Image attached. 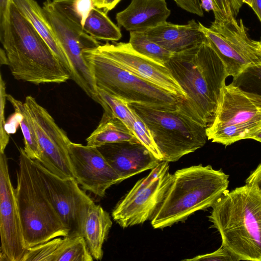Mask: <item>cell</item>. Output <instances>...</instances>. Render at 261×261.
Listing matches in <instances>:
<instances>
[{
	"label": "cell",
	"mask_w": 261,
	"mask_h": 261,
	"mask_svg": "<svg viewBox=\"0 0 261 261\" xmlns=\"http://www.w3.org/2000/svg\"><path fill=\"white\" fill-rule=\"evenodd\" d=\"M24 103L33 121L42 152L39 162L61 178H75L69 155L71 141L66 132L35 98L27 96Z\"/></svg>",
	"instance_id": "4fadbf2b"
},
{
	"label": "cell",
	"mask_w": 261,
	"mask_h": 261,
	"mask_svg": "<svg viewBox=\"0 0 261 261\" xmlns=\"http://www.w3.org/2000/svg\"><path fill=\"white\" fill-rule=\"evenodd\" d=\"M112 225L109 214L100 205L94 204L89 210L84 223L83 236L93 259L103 257V244Z\"/></svg>",
	"instance_id": "603a6c76"
},
{
	"label": "cell",
	"mask_w": 261,
	"mask_h": 261,
	"mask_svg": "<svg viewBox=\"0 0 261 261\" xmlns=\"http://www.w3.org/2000/svg\"><path fill=\"white\" fill-rule=\"evenodd\" d=\"M212 207L209 221L222 245L240 260L261 261V194L246 184L227 190Z\"/></svg>",
	"instance_id": "3957f363"
},
{
	"label": "cell",
	"mask_w": 261,
	"mask_h": 261,
	"mask_svg": "<svg viewBox=\"0 0 261 261\" xmlns=\"http://www.w3.org/2000/svg\"><path fill=\"white\" fill-rule=\"evenodd\" d=\"M165 65L186 94L178 110L207 127L216 112L228 75L221 60L206 39L200 44L173 54Z\"/></svg>",
	"instance_id": "6da1fadb"
},
{
	"label": "cell",
	"mask_w": 261,
	"mask_h": 261,
	"mask_svg": "<svg viewBox=\"0 0 261 261\" xmlns=\"http://www.w3.org/2000/svg\"><path fill=\"white\" fill-rule=\"evenodd\" d=\"M96 49L124 69L158 86L179 100L185 99L186 93L165 64L138 53L129 42L106 43Z\"/></svg>",
	"instance_id": "9a60e30c"
},
{
	"label": "cell",
	"mask_w": 261,
	"mask_h": 261,
	"mask_svg": "<svg viewBox=\"0 0 261 261\" xmlns=\"http://www.w3.org/2000/svg\"><path fill=\"white\" fill-rule=\"evenodd\" d=\"M129 43L138 53L158 62L165 64L173 54L150 40L143 32H129Z\"/></svg>",
	"instance_id": "4316f807"
},
{
	"label": "cell",
	"mask_w": 261,
	"mask_h": 261,
	"mask_svg": "<svg viewBox=\"0 0 261 261\" xmlns=\"http://www.w3.org/2000/svg\"><path fill=\"white\" fill-rule=\"evenodd\" d=\"M150 40L172 54L178 53L198 45L206 39L194 19L186 24L165 21L143 32Z\"/></svg>",
	"instance_id": "d6986e66"
},
{
	"label": "cell",
	"mask_w": 261,
	"mask_h": 261,
	"mask_svg": "<svg viewBox=\"0 0 261 261\" xmlns=\"http://www.w3.org/2000/svg\"><path fill=\"white\" fill-rule=\"evenodd\" d=\"M95 7L102 9L104 0H92Z\"/></svg>",
	"instance_id": "f35d334b"
},
{
	"label": "cell",
	"mask_w": 261,
	"mask_h": 261,
	"mask_svg": "<svg viewBox=\"0 0 261 261\" xmlns=\"http://www.w3.org/2000/svg\"><path fill=\"white\" fill-rule=\"evenodd\" d=\"M187 261H239L240 259L223 245L213 252L196 256L192 258L185 259Z\"/></svg>",
	"instance_id": "f546056e"
},
{
	"label": "cell",
	"mask_w": 261,
	"mask_h": 261,
	"mask_svg": "<svg viewBox=\"0 0 261 261\" xmlns=\"http://www.w3.org/2000/svg\"><path fill=\"white\" fill-rule=\"evenodd\" d=\"M170 13L165 0H132L116 19L127 31L143 32L166 21Z\"/></svg>",
	"instance_id": "ffe728a7"
},
{
	"label": "cell",
	"mask_w": 261,
	"mask_h": 261,
	"mask_svg": "<svg viewBox=\"0 0 261 261\" xmlns=\"http://www.w3.org/2000/svg\"><path fill=\"white\" fill-rule=\"evenodd\" d=\"M252 69H253L255 71L256 76H257L261 81V66Z\"/></svg>",
	"instance_id": "ab89813d"
},
{
	"label": "cell",
	"mask_w": 261,
	"mask_h": 261,
	"mask_svg": "<svg viewBox=\"0 0 261 261\" xmlns=\"http://www.w3.org/2000/svg\"><path fill=\"white\" fill-rule=\"evenodd\" d=\"M121 0H104L103 4V11L107 13L112 10Z\"/></svg>",
	"instance_id": "e575fe53"
},
{
	"label": "cell",
	"mask_w": 261,
	"mask_h": 261,
	"mask_svg": "<svg viewBox=\"0 0 261 261\" xmlns=\"http://www.w3.org/2000/svg\"><path fill=\"white\" fill-rule=\"evenodd\" d=\"M214 14L210 27L198 22L199 29L223 62L228 76L236 79L248 69L261 66V38L251 39L242 19Z\"/></svg>",
	"instance_id": "9c48e42d"
},
{
	"label": "cell",
	"mask_w": 261,
	"mask_h": 261,
	"mask_svg": "<svg viewBox=\"0 0 261 261\" xmlns=\"http://www.w3.org/2000/svg\"><path fill=\"white\" fill-rule=\"evenodd\" d=\"M97 90L103 110L119 118L156 159L164 161L147 126L128 103L101 88L97 87Z\"/></svg>",
	"instance_id": "44dd1931"
},
{
	"label": "cell",
	"mask_w": 261,
	"mask_h": 261,
	"mask_svg": "<svg viewBox=\"0 0 261 261\" xmlns=\"http://www.w3.org/2000/svg\"><path fill=\"white\" fill-rule=\"evenodd\" d=\"M42 9L68 60L71 79L89 97L100 105L97 87L83 55L85 50L97 48L100 43L85 33L80 24L67 17L53 1L44 2Z\"/></svg>",
	"instance_id": "30bf717a"
},
{
	"label": "cell",
	"mask_w": 261,
	"mask_h": 261,
	"mask_svg": "<svg viewBox=\"0 0 261 261\" xmlns=\"http://www.w3.org/2000/svg\"><path fill=\"white\" fill-rule=\"evenodd\" d=\"M201 1V6L203 9L207 12L214 9V4L212 0H200Z\"/></svg>",
	"instance_id": "8d00e7d4"
},
{
	"label": "cell",
	"mask_w": 261,
	"mask_h": 261,
	"mask_svg": "<svg viewBox=\"0 0 261 261\" xmlns=\"http://www.w3.org/2000/svg\"><path fill=\"white\" fill-rule=\"evenodd\" d=\"M54 4L69 18L83 28L94 6L92 0H53Z\"/></svg>",
	"instance_id": "83f0119b"
},
{
	"label": "cell",
	"mask_w": 261,
	"mask_h": 261,
	"mask_svg": "<svg viewBox=\"0 0 261 261\" xmlns=\"http://www.w3.org/2000/svg\"><path fill=\"white\" fill-rule=\"evenodd\" d=\"M246 184L256 189L261 194V163L246 180Z\"/></svg>",
	"instance_id": "d6a6232c"
},
{
	"label": "cell",
	"mask_w": 261,
	"mask_h": 261,
	"mask_svg": "<svg viewBox=\"0 0 261 261\" xmlns=\"http://www.w3.org/2000/svg\"><path fill=\"white\" fill-rule=\"evenodd\" d=\"M11 0H0V30L4 27L8 20Z\"/></svg>",
	"instance_id": "836d02e7"
},
{
	"label": "cell",
	"mask_w": 261,
	"mask_h": 261,
	"mask_svg": "<svg viewBox=\"0 0 261 261\" xmlns=\"http://www.w3.org/2000/svg\"><path fill=\"white\" fill-rule=\"evenodd\" d=\"M182 9L200 17L204 15L203 9L199 0H174Z\"/></svg>",
	"instance_id": "1f68e13d"
},
{
	"label": "cell",
	"mask_w": 261,
	"mask_h": 261,
	"mask_svg": "<svg viewBox=\"0 0 261 261\" xmlns=\"http://www.w3.org/2000/svg\"><path fill=\"white\" fill-rule=\"evenodd\" d=\"M45 191L65 226L68 236H83L86 218L95 204L74 178H63L34 160Z\"/></svg>",
	"instance_id": "7c38bea8"
},
{
	"label": "cell",
	"mask_w": 261,
	"mask_h": 261,
	"mask_svg": "<svg viewBox=\"0 0 261 261\" xmlns=\"http://www.w3.org/2000/svg\"><path fill=\"white\" fill-rule=\"evenodd\" d=\"M149 128L164 161L172 162L202 147L207 137L206 128L177 110H164L130 103Z\"/></svg>",
	"instance_id": "52a82bcc"
},
{
	"label": "cell",
	"mask_w": 261,
	"mask_h": 261,
	"mask_svg": "<svg viewBox=\"0 0 261 261\" xmlns=\"http://www.w3.org/2000/svg\"><path fill=\"white\" fill-rule=\"evenodd\" d=\"M11 1L20 13L31 22L71 75L68 60L44 14L42 7L35 0Z\"/></svg>",
	"instance_id": "7402d4cb"
},
{
	"label": "cell",
	"mask_w": 261,
	"mask_h": 261,
	"mask_svg": "<svg viewBox=\"0 0 261 261\" xmlns=\"http://www.w3.org/2000/svg\"><path fill=\"white\" fill-rule=\"evenodd\" d=\"M0 63L1 65L4 64L8 65V59L5 51L3 48H1L0 51Z\"/></svg>",
	"instance_id": "74e56055"
},
{
	"label": "cell",
	"mask_w": 261,
	"mask_h": 261,
	"mask_svg": "<svg viewBox=\"0 0 261 261\" xmlns=\"http://www.w3.org/2000/svg\"><path fill=\"white\" fill-rule=\"evenodd\" d=\"M260 131L261 95L225 84L214 119L206 128L207 139L228 146L252 139Z\"/></svg>",
	"instance_id": "ba28073f"
},
{
	"label": "cell",
	"mask_w": 261,
	"mask_h": 261,
	"mask_svg": "<svg viewBox=\"0 0 261 261\" xmlns=\"http://www.w3.org/2000/svg\"><path fill=\"white\" fill-rule=\"evenodd\" d=\"M6 97L13 107L15 112L18 114V122L23 136V149L25 153L31 159L39 161L42 152L33 121L24 103L11 94H7Z\"/></svg>",
	"instance_id": "d4e9b609"
},
{
	"label": "cell",
	"mask_w": 261,
	"mask_h": 261,
	"mask_svg": "<svg viewBox=\"0 0 261 261\" xmlns=\"http://www.w3.org/2000/svg\"><path fill=\"white\" fill-rule=\"evenodd\" d=\"M251 8L256 14L261 23V0H252Z\"/></svg>",
	"instance_id": "d590c367"
},
{
	"label": "cell",
	"mask_w": 261,
	"mask_h": 261,
	"mask_svg": "<svg viewBox=\"0 0 261 261\" xmlns=\"http://www.w3.org/2000/svg\"><path fill=\"white\" fill-rule=\"evenodd\" d=\"M0 233L1 261H22L28 248L5 152L0 153Z\"/></svg>",
	"instance_id": "5bb4252c"
},
{
	"label": "cell",
	"mask_w": 261,
	"mask_h": 261,
	"mask_svg": "<svg viewBox=\"0 0 261 261\" xmlns=\"http://www.w3.org/2000/svg\"><path fill=\"white\" fill-rule=\"evenodd\" d=\"M0 40L11 73L17 80L35 85L61 84L70 73L31 22L11 2Z\"/></svg>",
	"instance_id": "7a4b0ae2"
},
{
	"label": "cell",
	"mask_w": 261,
	"mask_h": 261,
	"mask_svg": "<svg viewBox=\"0 0 261 261\" xmlns=\"http://www.w3.org/2000/svg\"><path fill=\"white\" fill-rule=\"evenodd\" d=\"M69 155L75 179L84 190L103 197L112 186L121 182L97 147L71 142Z\"/></svg>",
	"instance_id": "2e32d148"
},
{
	"label": "cell",
	"mask_w": 261,
	"mask_h": 261,
	"mask_svg": "<svg viewBox=\"0 0 261 261\" xmlns=\"http://www.w3.org/2000/svg\"><path fill=\"white\" fill-rule=\"evenodd\" d=\"M252 139L255 140L261 143V131L255 134Z\"/></svg>",
	"instance_id": "60d3db41"
},
{
	"label": "cell",
	"mask_w": 261,
	"mask_h": 261,
	"mask_svg": "<svg viewBox=\"0 0 261 261\" xmlns=\"http://www.w3.org/2000/svg\"><path fill=\"white\" fill-rule=\"evenodd\" d=\"M100 9L93 7L85 21L83 30L97 40L118 41L122 37L120 28Z\"/></svg>",
	"instance_id": "484cf974"
},
{
	"label": "cell",
	"mask_w": 261,
	"mask_h": 261,
	"mask_svg": "<svg viewBox=\"0 0 261 261\" xmlns=\"http://www.w3.org/2000/svg\"><path fill=\"white\" fill-rule=\"evenodd\" d=\"M229 175L201 164L177 170L166 194L151 219L162 229L182 222L199 210L212 207L227 191Z\"/></svg>",
	"instance_id": "277c9868"
},
{
	"label": "cell",
	"mask_w": 261,
	"mask_h": 261,
	"mask_svg": "<svg viewBox=\"0 0 261 261\" xmlns=\"http://www.w3.org/2000/svg\"><path fill=\"white\" fill-rule=\"evenodd\" d=\"M83 236L54 238L28 249L22 261H92Z\"/></svg>",
	"instance_id": "ac0fdd59"
},
{
	"label": "cell",
	"mask_w": 261,
	"mask_h": 261,
	"mask_svg": "<svg viewBox=\"0 0 261 261\" xmlns=\"http://www.w3.org/2000/svg\"><path fill=\"white\" fill-rule=\"evenodd\" d=\"M15 194L27 248L54 238L68 236L65 226L48 198L34 160L19 148Z\"/></svg>",
	"instance_id": "5b68a950"
},
{
	"label": "cell",
	"mask_w": 261,
	"mask_h": 261,
	"mask_svg": "<svg viewBox=\"0 0 261 261\" xmlns=\"http://www.w3.org/2000/svg\"><path fill=\"white\" fill-rule=\"evenodd\" d=\"M169 162L163 161L139 180L112 211L113 220L125 228L151 219L170 185Z\"/></svg>",
	"instance_id": "8fae6325"
},
{
	"label": "cell",
	"mask_w": 261,
	"mask_h": 261,
	"mask_svg": "<svg viewBox=\"0 0 261 261\" xmlns=\"http://www.w3.org/2000/svg\"><path fill=\"white\" fill-rule=\"evenodd\" d=\"M86 141L87 145L95 147L111 143L140 141L124 123L109 110H104L98 126Z\"/></svg>",
	"instance_id": "cb8c5ba5"
},
{
	"label": "cell",
	"mask_w": 261,
	"mask_h": 261,
	"mask_svg": "<svg viewBox=\"0 0 261 261\" xmlns=\"http://www.w3.org/2000/svg\"><path fill=\"white\" fill-rule=\"evenodd\" d=\"M243 3H245L250 7H252V0H242Z\"/></svg>",
	"instance_id": "b9f144b4"
},
{
	"label": "cell",
	"mask_w": 261,
	"mask_h": 261,
	"mask_svg": "<svg viewBox=\"0 0 261 261\" xmlns=\"http://www.w3.org/2000/svg\"><path fill=\"white\" fill-rule=\"evenodd\" d=\"M84 57L96 87L128 103L174 111L179 99L158 86L124 69L96 48L85 50Z\"/></svg>",
	"instance_id": "8992f818"
},
{
	"label": "cell",
	"mask_w": 261,
	"mask_h": 261,
	"mask_svg": "<svg viewBox=\"0 0 261 261\" xmlns=\"http://www.w3.org/2000/svg\"><path fill=\"white\" fill-rule=\"evenodd\" d=\"M97 148L121 181L152 169L162 162L140 141L108 143Z\"/></svg>",
	"instance_id": "e0dca14e"
},
{
	"label": "cell",
	"mask_w": 261,
	"mask_h": 261,
	"mask_svg": "<svg viewBox=\"0 0 261 261\" xmlns=\"http://www.w3.org/2000/svg\"><path fill=\"white\" fill-rule=\"evenodd\" d=\"M7 94L6 84L2 74L0 76V153H4L9 141V134L6 129L5 108Z\"/></svg>",
	"instance_id": "f1b7e54d"
},
{
	"label": "cell",
	"mask_w": 261,
	"mask_h": 261,
	"mask_svg": "<svg viewBox=\"0 0 261 261\" xmlns=\"http://www.w3.org/2000/svg\"><path fill=\"white\" fill-rule=\"evenodd\" d=\"M214 9L213 12H219L225 16L237 17L244 4L242 0H212Z\"/></svg>",
	"instance_id": "4dcf8cb0"
}]
</instances>
